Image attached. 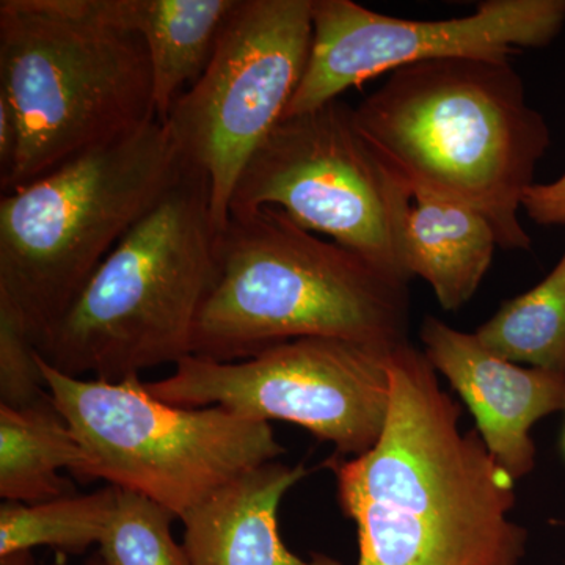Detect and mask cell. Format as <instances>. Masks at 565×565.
<instances>
[{"label": "cell", "instance_id": "30bf717a", "mask_svg": "<svg viewBox=\"0 0 565 565\" xmlns=\"http://www.w3.org/2000/svg\"><path fill=\"white\" fill-rule=\"evenodd\" d=\"M396 174L334 99L282 118L241 173L230 215L278 207L315 234L411 280L396 245Z\"/></svg>", "mask_w": 565, "mask_h": 565}, {"label": "cell", "instance_id": "9c48e42d", "mask_svg": "<svg viewBox=\"0 0 565 565\" xmlns=\"http://www.w3.org/2000/svg\"><path fill=\"white\" fill-rule=\"evenodd\" d=\"M392 351L333 338H303L241 362L189 355L151 396L177 407H221L244 418L297 424L337 455L362 456L384 430Z\"/></svg>", "mask_w": 565, "mask_h": 565}, {"label": "cell", "instance_id": "9a60e30c", "mask_svg": "<svg viewBox=\"0 0 565 565\" xmlns=\"http://www.w3.org/2000/svg\"><path fill=\"white\" fill-rule=\"evenodd\" d=\"M239 0H99L104 17L139 33L150 57L156 117L206 70Z\"/></svg>", "mask_w": 565, "mask_h": 565}, {"label": "cell", "instance_id": "6da1fadb", "mask_svg": "<svg viewBox=\"0 0 565 565\" xmlns=\"http://www.w3.org/2000/svg\"><path fill=\"white\" fill-rule=\"evenodd\" d=\"M388 415L362 456L327 462L356 526V565H519L514 482L411 343L388 355Z\"/></svg>", "mask_w": 565, "mask_h": 565}, {"label": "cell", "instance_id": "8992f818", "mask_svg": "<svg viewBox=\"0 0 565 565\" xmlns=\"http://www.w3.org/2000/svg\"><path fill=\"white\" fill-rule=\"evenodd\" d=\"M159 120L0 199V299L39 343L185 169Z\"/></svg>", "mask_w": 565, "mask_h": 565}, {"label": "cell", "instance_id": "cb8c5ba5", "mask_svg": "<svg viewBox=\"0 0 565 565\" xmlns=\"http://www.w3.org/2000/svg\"><path fill=\"white\" fill-rule=\"evenodd\" d=\"M87 565H106V564H104L102 556L96 555V556H93L90 561H88Z\"/></svg>", "mask_w": 565, "mask_h": 565}, {"label": "cell", "instance_id": "3957f363", "mask_svg": "<svg viewBox=\"0 0 565 565\" xmlns=\"http://www.w3.org/2000/svg\"><path fill=\"white\" fill-rule=\"evenodd\" d=\"M408 281L305 230L278 207L230 215L192 355L241 362L267 349L333 338L382 351L407 344Z\"/></svg>", "mask_w": 565, "mask_h": 565}, {"label": "cell", "instance_id": "ba28073f", "mask_svg": "<svg viewBox=\"0 0 565 565\" xmlns=\"http://www.w3.org/2000/svg\"><path fill=\"white\" fill-rule=\"evenodd\" d=\"M313 43V0H239L206 70L163 125L182 158L206 174L218 232L237 180L285 117Z\"/></svg>", "mask_w": 565, "mask_h": 565}, {"label": "cell", "instance_id": "603a6c76", "mask_svg": "<svg viewBox=\"0 0 565 565\" xmlns=\"http://www.w3.org/2000/svg\"><path fill=\"white\" fill-rule=\"evenodd\" d=\"M0 565H36L32 552H14L0 556Z\"/></svg>", "mask_w": 565, "mask_h": 565}, {"label": "cell", "instance_id": "7402d4cb", "mask_svg": "<svg viewBox=\"0 0 565 565\" xmlns=\"http://www.w3.org/2000/svg\"><path fill=\"white\" fill-rule=\"evenodd\" d=\"M20 148V125L17 111L0 93V188L9 181Z\"/></svg>", "mask_w": 565, "mask_h": 565}, {"label": "cell", "instance_id": "4fadbf2b", "mask_svg": "<svg viewBox=\"0 0 565 565\" xmlns=\"http://www.w3.org/2000/svg\"><path fill=\"white\" fill-rule=\"evenodd\" d=\"M307 475L303 465L264 463L182 516L192 565H341L329 556L294 555L278 531L282 497Z\"/></svg>", "mask_w": 565, "mask_h": 565}, {"label": "cell", "instance_id": "7a4b0ae2", "mask_svg": "<svg viewBox=\"0 0 565 565\" xmlns=\"http://www.w3.org/2000/svg\"><path fill=\"white\" fill-rule=\"evenodd\" d=\"M353 117L394 174L481 212L498 247L530 248L519 211L552 140L511 58L403 66Z\"/></svg>", "mask_w": 565, "mask_h": 565}, {"label": "cell", "instance_id": "5bb4252c", "mask_svg": "<svg viewBox=\"0 0 565 565\" xmlns=\"http://www.w3.org/2000/svg\"><path fill=\"white\" fill-rule=\"evenodd\" d=\"M397 181L394 230L404 273L429 282L445 310H459L492 264L498 247L493 226L467 204Z\"/></svg>", "mask_w": 565, "mask_h": 565}, {"label": "cell", "instance_id": "e0dca14e", "mask_svg": "<svg viewBox=\"0 0 565 565\" xmlns=\"http://www.w3.org/2000/svg\"><path fill=\"white\" fill-rule=\"evenodd\" d=\"M475 334L508 362L565 375V253L544 281L508 300Z\"/></svg>", "mask_w": 565, "mask_h": 565}, {"label": "cell", "instance_id": "44dd1931", "mask_svg": "<svg viewBox=\"0 0 565 565\" xmlns=\"http://www.w3.org/2000/svg\"><path fill=\"white\" fill-rule=\"evenodd\" d=\"M522 207L534 222L541 225H564L565 174L548 184L534 182L523 195Z\"/></svg>", "mask_w": 565, "mask_h": 565}, {"label": "cell", "instance_id": "52a82bcc", "mask_svg": "<svg viewBox=\"0 0 565 565\" xmlns=\"http://www.w3.org/2000/svg\"><path fill=\"white\" fill-rule=\"evenodd\" d=\"M40 367L81 445L74 478L143 494L177 519L285 452L270 423L221 407L163 403L147 392L140 375L88 381L61 373L41 355Z\"/></svg>", "mask_w": 565, "mask_h": 565}, {"label": "cell", "instance_id": "ffe728a7", "mask_svg": "<svg viewBox=\"0 0 565 565\" xmlns=\"http://www.w3.org/2000/svg\"><path fill=\"white\" fill-rule=\"evenodd\" d=\"M47 394L32 334L14 308L0 299V405L25 407Z\"/></svg>", "mask_w": 565, "mask_h": 565}, {"label": "cell", "instance_id": "d4e9b609", "mask_svg": "<svg viewBox=\"0 0 565 565\" xmlns=\"http://www.w3.org/2000/svg\"><path fill=\"white\" fill-rule=\"evenodd\" d=\"M563 451L565 455V429H564V434H563Z\"/></svg>", "mask_w": 565, "mask_h": 565}, {"label": "cell", "instance_id": "d6986e66", "mask_svg": "<svg viewBox=\"0 0 565 565\" xmlns=\"http://www.w3.org/2000/svg\"><path fill=\"white\" fill-rule=\"evenodd\" d=\"M174 519L169 509L150 498L117 489L98 555L106 565H192L184 545L173 537Z\"/></svg>", "mask_w": 565, "mask_h": 565}, {"label": "cell", "instance_id": "5b68a950", "mask_svg": "<svg viewBox=\"0 0 565 565\" xmlns=\"http://www.w3.org/2000/svg\"><path fill=\"white\" fill-rule=\"evenodd\" d=\"M0 93L20 125L2 193L158 120L143 40L99 0H2Z\"/></svg>", "mask_w": 565, "mask_h": 565}, {"label": "cell", "instance_id": "8fae6325", "mask_svg": "<svg viewBox=\"0 0 565 565\" xmlns=\"http://www.w3.org/2000/svg\"><path fill=\"white\" fill-rule=\"evenodd\" d=\"M565 0H489L470 17L415 21L375 13L352 0H313V43L285 117L340 99L379 74L438 58L505 61L552 43Z\"/></svg>", "mask_w": 565, "mask_h": 565}, {"label": "cell", "instance_id": "ac0fdd59", "mask_svg": "<svg viewBox=\"0 0 565 565\" xmlns=\"http://www.w3.org/2000/svg\"><path fill=\"white\" fill-rule=\"evenodd\" d=\"M117 489L111 486L87 494H66L36 504L0 505V556L51 546L82 553L99 545L114 514Z\"/></svg>", "mask_w": 565, "mask_h": 565}, {"label": "cell", "instance_id": "2e32d148", "mask_svg": "<svg viewBox=\"0 0 565 565\" xmlns=\"http://www.w3.org/2000/svg\"><path fill=\"white\" fill-rule=\"evenodd\" d=\"M82 449L51 394L25 407L0 405V498L36 504L76 493Z\"/></svg>", "mask_w": 565, "mask_h": 565}, {"label": "cell", "instance_id": "277c9868", "mask_svg": "<svg viewBox=\"0 0 565 565\" xmlns=\"http://www.w3.org/2000/svg\"><path fill=\"white\" fill-rule=\"evenodd\" d=\"M218 237L206 174L185 163L36 351L63 374L107 382L177 366L192 355L196 318L217 275Z\"/></svg>", "mask_w": 565, "mask_h": 565}, {"label": "cell", "instance_id": "7c38bea8", "mask_svg": "<svg viewBox=\"0 0 565 565\" xmlns=\"http://www.w3.org/2000/svg\"><path fill=\"white\" fill-rule=\"evenodd\" d=\"M422 341L427 360L448 379L475 416L490 455L512 478L533 471L530 430L565 408V375L522 367L489 351L476 334L426 318Z\"/></svg>", "mask_w": 565, "mask_h": 565}]
</instances>
